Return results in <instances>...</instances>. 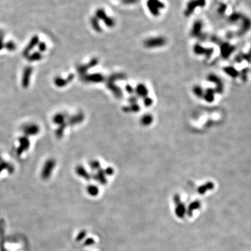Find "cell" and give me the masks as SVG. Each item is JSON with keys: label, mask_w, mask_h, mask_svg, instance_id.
<instances>
[{"label": "cell", "mask_w": 251, "mask_h": 251, "mask_svg": "<svg viewBox=\"0 0 251 251\" xmlns=\"http://www.w3.org/2000/svg\"><path fill=\"white\" fill-rule=\"evenodd\" d=\"M21 130L27 137V136L37 135L40 132L39 126L35 124H25L22 126Z\"/></svg>", "instance_id": "6da1fadb"}, {"label": "cell", "mask_w": 251, "mask_h": 251, "mask_svg": "<svg viewBox=\"0 0 251 251\" xmlns=\"http://www.w3.org/2000/svg\"><path fill=\"white\" fill-rule=\"evenodd\" d=\"M32 72L33 68L31 66H27L24 68L22 76V86L24 88H27L30 86Z\"/></svg>", "instance_id": "7a4b0ae2"}, {"label": "cell", "mask_w": 251, "mask_h": 251, "mask_svg": "<svg viewBox=\"0 0 251 251\" xmlns=\"http://www.w3.org/2000/svg\"><path fill=\"white\" fill-rule=\"evenodd\" d=\"M18 142L20 143L18 149H17V154L18 155L22 154L25 151L29 149L30 146V141L27 136H21L19 138Z\"/></svg>", "instance_id": "3957f363"}, {"label": "cell", "mask_w": 251, "mask_h": 251, "mask_svg": "<svg viewBox=\"0 0 251 251\" xmlns=\"http://www.w3.org/2000/svg\"><path fill=\"white\" fill-rule=\"evenodd\" d=\"M39 42V37L38 35H34L32 37V39H30V42H29L28 45L25 47V50L23 52V54L24 57H27L29 54H30V52L32 51V50H33L34 47L37 46Z\"/></svg>", "instance_id": "277c9868"}, {"label": "cell", "mask_w": 251, "mask_h": 251, "mask_svg": "<svg viewBox=\"0 0 251 251\" xmlns=\"http://www.w3.org/2000/svg\"><path fill=\"white\" fill-rule=\"evenodd\" d=\"M55 166V162L53 159H49L45 162L42 170V176L44 178H47L51 174L52 169H54V167Z\"/></svg>", "instance_id": "5b68a950"}, {"label": "cell", "mask_w": 251, "mask_h": 251, "mask_svg": "<svg viewBox=\"0 0 251 251\" xmlns=\"http://www.w3.org/2000/svg\"><path fill=\"white\" fill-rule=\"evenodd\" d=\"M66 115L64 113H57L55 115H54L52 118V121L54 124L57 125H61V124L65 123Z\"/></svg>", "instance_id": "8992f818"}, {"label": "cell", "mask_w": 251, "mask_h": 251, "mask_svg": "<svg viewBox=\"0 0 251 251\" xmlns=\"http://www.w3.org/2000/svg\"><path fill=\"white\" fill-rule=\"evenodd\" d=\"M82 119H83V116L82 114H75V115H74L73 117H69L67 124H69V125H71V126H73L76 124L80 123V121H82Z\"/></svg>", "instance_id": "52a82bcc"}, {"label": "cell", "mask_w": 251, "mask_h": 251, "mask_svg": "<svg viewBox=\"0 0 251 251\" xmlns=\"http://www.w3.org/2000/svg\"><path fill=\"white\" fill-rule=\"evenodd\" d=\"M54 84L57 87H64L68 85L66 79H64L60 76H57L54 78Z\"/></svg>", "instance_id": "ba28073f"}, {"label": "cell", "mask_w": 251, "mask_h": 251, "mask_svg": "<svg viewBox=\"0 0 251 251\" xmlns=\"http://www.w3.org/2000/svg\"><path fill=\"white\" fill-rule=\"evenodd\" d=\"M42 54L39 52H34L32 54H30L27 57V59H28V61H30L31 62L33 61H39L42 59Z\"/></svg>", "instance_id": "9c48e42d"}, {"label": "cell", "mask_w": 251, "mask_h": 251, "mask_svg": "<svg viewBox=\"0 0 251 251\" xmlns=\"http://www.w3.org/2000/svg\"><path fill=\"white\" fill-rule=\"evenodd\" d=\"M67 125H68V124H67L66 122L62 124L61 125L59 126L58 128L55 131V136L58 139H60V138L63 137L64 131H65V128Z\"/></svg>", "instance_id": "30bf717a"}, {"label": "cell", "mask_w": 251, "mask_h": 251, "mask_svg": "<svg viewBox=\"0 0 251 251\" xmlns=\"http://www.w3.org/2000/svg\"><path fill=\"white\" fill-rule=\"evenodd\" d=\"M4 47H6V49L7 50H9V51L12 52V51H14V50H16V45L13 41H12V40H9V41L6 43L5 46H4Z\"/></svg>", "instance_id": "8fae6325"}, {"label": "cell", "mask_w": 251, "mask_h": 251, "mask_svg": "<svg viewBox=\"0 0 251 251\" xmlns=\"http://www.w3.org/2000/svg\"><path fill=\"white\" fill-rule=\"evenodd\" d=\"M37 45H38V48H39V52H40V53H41V52H45L47 49V45L45 42L39 41Z\"/></svg>", "instance_id": "7c38bea8"}, {"label": "cell", "mask_w": 251, "mask_h": 251, "mask_svg": "<svg viewBox=\"0 0 251 251\" xmlns=\"http://www.w3.org/2000/svg\"><path fill=\"white\" fill-rule=\"evenodd\" d=\"M9 167L8 164L6 163V162H1V163H0V172H1L3 169L6 168V167Z\"/></svg>", "instance_id": "4fadbf2b"}, {"label": "cell", "mask_w": 251, "mask_h": 251, "mask_svg": "<svg viewBox=\"0 0 251 251\" xmlns=\"http://www.w3.org/2000/svg\"><path fill=\"white\" fill-rule=\"evenodd\" d=\"M73 78H74V75H73V74H70V75L68 76V78H66V80H67V82H68V83L71 82V81L73 80Z\"/></svg>", "instance_id": "5bb4252c"}, {"label": "cell", "mask_w": 251, "mask_h": 251, "mask_svg": "<svg viewBox=\"0 0 251 251\" xmlns=\"http://www.w3.org/2000/svg\"><path fill=\"white\" fill-rule=\"evenodd\" d=\"M0 160H1V156H0Z\"/></svg>", "instance_id": "9a60e30c"}]
</instances>
